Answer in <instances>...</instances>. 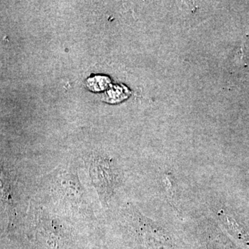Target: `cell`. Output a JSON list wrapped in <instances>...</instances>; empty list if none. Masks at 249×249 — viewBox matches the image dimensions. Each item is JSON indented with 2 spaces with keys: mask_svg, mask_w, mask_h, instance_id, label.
<instances>
[{
  "mask_svg": "<svg viewBox=\"0 0 249 249\" xmlns=\"http://www.w3.org/2000/svg\"><path fill=\"white\" fill-rule=\"evenodd\" d=\"M90 179L103 206H107L116 186V173L111 162L102 157H95L88 169Z\"/></svg>",
  "mask_w": 249,
  "mask_h": 249,
  "instance_id": "obj_1",
  "label": "cell"
},
{
  "mask_svg": "<svg viewBox=\"0 0 249 249\" xmlns=\"http://www.w3.org/2000/svg\"><path fill=\"white\" fill-rule=\"evenodd\" d=\"M14 249H23L22 247H19V246H16V247H15Z\"/></svg>",
  "mask_w": 249,
  "mask_h": 249,
  "instance_id": "obj_4",
  "label": "cell"
},
{
  "mask_svg": "<svg viewBox=\"0 0 249 249\" xmlns=\"http://www.w3.org/2000/svg\"><path fill=\"white\" fill-rule=\"evenodd\" d=\"M110 83L108 77L95 76L87 80V85L90 90L100 91L106 89Z\"/></svg>",
  "mask_w": 249,
  "mask_h": 249,
  "instance_id": "obj_3",
  "label": "cell"
},
{
  "mask_svg": "<svg viewBox=\"0 0 249 249\" xmlns=\"http://www.w3.org/2000/svg\"><path fill=\"white\" fill-rule=\"evenodd\" d=\"M58 175L52 186L55 199L65 208L74 210L81 207L84 196L78 175L67 171L60 172Z\"/></svg>",
  "mask_w": 249,
  "mask_h": 249,
  "instance_id": "obj_2",
  "label": "cell"
}]
</instances>
